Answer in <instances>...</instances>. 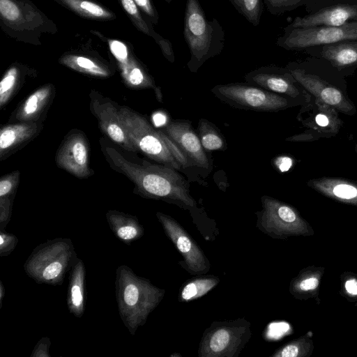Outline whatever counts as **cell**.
<instances>
[{
    "label": "cell",
    "instance_id": "17",
    "mask_svg": "<svg viewBox=\"0 0 357 357\" xmlns=\"http://www.w3.org/2000/svg\"><path fill=\"white\" fill-rule=\"evenodd\" d=\"M245 79L248 84L275 93L303 100L306 103L312 96L286 67L262 66L247 73Z\"/></svg>",
    "mask_w": 357,
    "mask_h": 357
},
{
    "label": "cell",
    "instance_id": "18",
    "mask_svg": "<svg viewBox=\"0 0 357 357\" xmlns=\"http://www.w3.org/2000/svg\"><path fill=\"white\" fill-rule=\"evenodd\" d=\"M338 112L333 107L311 96L310 100L301 106L297 119L317 140L334 137L339 132L343 122Z\"/></svg>",
    "mask_w": 357,
    "mask_h": 357
},
{
    "label": "cell",
    "instance_id": "1",
    "mask_svg": "<svg viewBox=\"0 0 357 357\" xmlns=\"http://www.w3.org/2000/svg\"><path fill=\"white\" fill-rule=\"evenodd\" d=\"M101 151L109 166L129 178L135 192L147 199L162 200L181 208L192 210L197 203L190 194L189 183L178 170L160 163L155 164L135 155L128 157L104 139Z\"/></svg>",
    "mask_w": 357,
    "mask_h": 357
},
{
    "label": "cell",
    "instance_id": "27",
    "mask_svg": "<svg viewBox=\"0 0 357 357\" xmlns=\"http://www.w3.org/2000/svg\"><path fill=\"white\" fill-rule=\"evenodd\" d=\"M105 217L114 235L126 245L139 240L144 234L143 226L135 215L117 210H109Z\"/></svg>",
    "mask_w": 357,
    "mask_h": 357
},
{
    "label": "cell",
    "instance_id": "37",
    "mask_svg": "<svg viewBox=\"0 0 357 357\" xmlns=\"http://www.w3.org/2000/svg\"><path fill=\"white\" fill-rule=\"evenodd\" d=\"M51 340L49 337H41L35 345L31 357H50Z\"/></svg>",
    "mask_w": 357,
    "mask_h": 357
},
{
    "label": "cell",
    "instance_id": "29",
    "mask_svg": "<svg viewBox=\"0 0 357 357\" xmlns=\"http://www.w3.org/2000/svg\"><path fill=\"white\" fill-rule=\"evenodd\" d=\"M77 16L95 21H111L116 14L97 0H54Z\"/></svg>",
    "mask_w": 357,
    "mask_h": 357
},
{
    "label": "cell",
    "instance_id": "33",
    "mask_svg": "<svg viewBox=\"0 0 357 357\" xmlns=\"http://www.w3.org/2000/svg\"><path fill=\"white\" fill-rule=\"evenodd\" d=\"M321 0H264L268 10L273 15H281L305 6L311 12L315 5Z\"/></svg>",
    "mask_w": 357,
    "mask_h": 357
},
{
    "label": "cell",
    "instance_id": "25",
    "mask_svg": "<svg viewBox=\"0 0 357 357\" xmlns=\"http://www.w3.org/2000/svg\"><path fill=\"white\" fill-rule=\"evenodd\" d=\"M135 28L142 33L151 37L160 47L163 56L171 63L175 61L172 43L155 31L153 24L142 15L133 0H117Z\"/></svg>",
    "mask_w": 357,
    "mask_h": 357
},
{
    "label": "cell",
    "instance_id": "6",
    "mask_svg": "<svg viewBox=\"0 0 357 357\" xmlns=\"http://www.w3.org/2000/svg\"><path fill=\"white\" fill-rule=\"evenodd\" d=\"M0 27L8 37L36 46L45 35L58 33L56 23L31 0H0Z\"/></svg>",
    "mask_w": 357,
    "mask_h": 357
},
{
    "label": "cell",
    "instance_id": "21",
    "mask_svg": "<svg viewBox=\"0 0 357 357\" xmlns=\"http://www.w3.org/2000/svg\"><path fill=\"white\" fill-rule=\"evenodd\" d=\"M303 52L326 60L345 77L352 75L357 68V40L312 46Z\"/></svg>",
    "mask_w": 357,
    "mask_h": 357
},
{
    "label": "cell",
    "instance_id": "10",
    "mask_svg": "<svg viewBox=\"0 0 357 357\" xmlns=\"http://www.w3.org/2000/svg\"><path fill=\"white\" fill-rule=\"evenodd\" d=\"M346 40H357V22L300 28L287 26L276 45L287 50L303 52L312 46Z\"/></svg>",
    "mask_w": 357,
    "mask_h": 357
},
{
    "label": "cell",
    "instance_id": "5",
    "mask_svg": "<svg viewBox=\"0 0 357 357\" xmlns=\"http://www.w3.org/2000/svg\"><path fill=\"white\" fill-rule=\"evenodd\" d=\"M183 35L190 50L187 63L192 73L209 59L220 54L225 42L224 30L218 20H208L198 0H187Z\"/></svg>",
    "mask_w": 357,
    "mask_h": 357
},
{
    "label": "cell",
    "instance_id": "31",
    "mask_svg": "<svg viewBox=\"0 0 357 357\" xmlns=\"http://www.w3.org/2000/svg\"><path fill=\"white\" fill-rule=\"evenodd\" d=\"M220 281L215 275H200L186 281L179 289L178 299L179 302H190L196 300L208 293Z\"/></svg>",
    "mask_w": 357,
    "mask_h": 357
},
{
    "label": "cell",
    "instance_id": "26",
    "mask_svg": "<svg viewBox=\"0 0 357 357\" xmlns=\"http://www.w3.org/2000/svg\"><path fill=\"white\" fill-rule=\"evenodd\" d=\"M307 185L316 191L342 202L357 204V182L338 177L312 178Z\"/></svg>",
    "mask_w": 357,
    "mask_h": 357
},
{
    "label": "cell",
    "instance_id": "8",
    "mask_svg": "<svg viewBox=\"0 0 357 357\" xmlns=\"http://www.w3.org/2000/svg\"><path fill=\"white\" fill-rule=\"evenodd\" d=\"M211 92L231 107L257 112H275L306 103L303 100L275 93L248 83L216 85Z\"/></svg>",
    "mask_w": 357,
    "mask_h": 357
},
{
    "label": "cell",
    "instance_id": "20",
    "mask_svg": "<svg viewBox=\"0 0 357 357\" xmlns=\"http://www.w3.org/2000/svg\"><path fill=\"white\" fill-rule=\"evenodd\" d=\"M59 63L76 72L98 78H108L116 70L113 63L97 51L84 47L65 52L59 57Z\"/></svg>",
    "mask_w": 357,
    "mask_h": 357
},
{
    "label": "cell",
    "instance_id": "16",
    "mask_svg": "<svg viewBox=\"0 0 357 357\" xmlns=\"http://www.w3.org/2000/svg\"><path fill=\"white\" fill-rule=\"evenodd\" d=\"M353 22H357V0H321L311 12L295 17L287 26H340Z\"/></svg>",
    "mask_w": 357,
    "mask_h": 357
},
{
    "label": "cell",
    "instance_id": "30",
    "mask_svg": "<svg viewBox=\"0 0 357 357\" xmlns=\"http://www.w3.org/2000/svg\"><path fill=\"white\" fill-rule=\"evenodd\" d=\"M20 176V172L15 170L0 178V228H6L10 221Z\"/></svg>",
    "mask_w": 357,
    "mask_h": 357
},
{
    "label": "cell",
    "instance_id": "28",
    "mask_svg": "<svg viewBox=\"0 0 357 357\" xmlns=\"http://www.w3.org/2000/svg\"><path fill=\"white\" fill-rule=\"evenodd\" d=\"M33 68L19 62L12 63L0 82V109H3L22 86L28 77H33Z\"/></svg>",
    "mask_w": 357,
    "mask_h": 357
},
{
    "label": "cell",
    "instance_id": "23",
    "mask_svg": "<svg viewBox=\"0 0 357 357\" xmlns=\"http://www.w3.org/2000/svg\"><path fill=\"white\" fill-rule=\"evenodd\" d=\"M44 128L43 122H16L0 129V160H6L37 137Z\"/></svg>",
    "mask_w": 357,
    "mask_h": 357
},
{
    "label": "cell",
    "instance_id": "15",
    "mask_svg": "<svg viewBox=\"0 0 357 357\" xmlns=\"http://www.w3.org/2000/svg\"><path fill=\"white\" fill-rule=\"evenodd\" d=\"M55 162L59 168L79 178L94 174L90 167L89 140L79 130H72L64 137L56 152Z\"/></svg>",
    "mask_w": 357,
    "mask_h": 357
},
{
    "label": "cell",
    "instance_id": "34",
    "mask_svg": "<svg viewBox=\"0 0 357 357\" xmlns=\"http://www.w3.org/2000/svg\"><path fill=\"white\" fill-rule=\"evenodd\" d=\"M236 10L253 26L260 23L263 10L262 0H229Z\"/></svg>",
    "mask_w": 357,
    "mask_h": 357
},
{
    "label": "cell",
    "instance_id": "43",
    "mask_svg": "<svg viewBox=\"0 0 357 357\" xmlns=\"http://www.w3.org/2000/svg\"><path fill=\"white\" fill-rule=\"evenodd\" d=\"M165 1H166L167 3H170L172 1V0H165Z\"/></svg>",
    "mask_w": 357,
    "mask_h": 357
},
{
    "label": "cell",
    "instance_id": "39",
    "mask_svg": "<svg viewBox=\"0 0 357 357\" xmlns=\"http://www.w3.org/2000/svg\"><path fill=\"white\" fill-rule=\"evenodd\" d=\"M319 280L316 278H309L301 281L298 288L303 291L314 289L318 287Z\"/></svg>",
    "mask_w": 357,
    "mask_h": 357
},
{
    "label": "cell",
    "instance_id": "36",
    "mask_svg": "<svg viewBox=\"0 0 357 357\" xmlns=\"http://www.w3.org/2000/svg\"><path fill=\"white\" fill-rule=\"evenodd\" d=\"M146 17L152 23L158 24L159 20L158 13L151 0H133Z\"/></svg>",
    "mask_w": 357,
    "mask_h": 357
},
{
    "label": "cell",
    "instance_id": "22",
    "mask_svg": "<svg viewBox=\"0 0 357 357\" xmlns=\"http://www.w3.org/2000/svg\"><path fill=\"white\" fill-rule=\"evenodd\" d=\"M56 95L54 84L48 83L33 91L11 114L9 123L43 122Z\"/></svg>",
    "mask_w": 357,
    "mask_h": 357
},
{
    "label": "cell",
    "instance_id": "38",
    "mask_svg": "<svg viewBox=\"0 0 357 357\" xmlns=\"http://www.w3.org/2000/svg\"><path fill=\"white\" fill-rule=\"evenodd\" d=\"M299 347L296 342H292L283 346L276 350L272 357H296L299 355Z\"/></svg>",
    "mask_w": 357,
    "mask_h": 357
},
{
    "label": "cell",
    "instance_id": "32",
    "mask_svg": "<svg viewBox=\"0 0 357 357\" xmlns=\"http://www.w3.org/2000/svg\"><path fill=\"white\" fill-rule=\"evenodd\" d=\"M198 136L206 151H218L227 149L225 138L220 130L210 121L201 119L198 125Z\"/></svg>",
    "mask_w": 357,
    "mask_h": 357
},
{
    "label": "cell",
    "instance_id": "14",
    "mask_svg": "<svg viewBox=\"0 0 357 357\" xmlns=\"http://www.w3.org/2000/svg\"><path fill=\"white\" fill-rule=\"evenodd\" d=\"M95 33L107 43L122 80L127 87L133 89H157L154 79L135 56L132 45L117 39H104L99 32Z\"/></svg>",
    "mask_w": 357,
    "mask_h": 357
},
{
    "label": "cell",
    "instance_id": "12",
    "mask_svg": "<svg viewBox=\"0 0 357 357\" xmlns=\"http://www.w3.org/2000/svg\"><path fill=\"white\" fill-rule=\"evenodd\" d=\"M262 208L256 212L259 230L272 238H282L296 233L301 218L291 206L273 197H261Z\"/></svg>",
    "mask_w": 357,
    "mask_h": 357
},
{
    "label": "cell",
    "instance_id": "19",
    "mask_svg": "<svg viewBox=\"0 0 357 357\" xmlns=\"http://www.w3.org/2000/svg\"><path fill=\"white\" fill-rule=\"evenodd\" d=\"M192 164L204 169L209 167L208 158L191 123L185 120L170 121L162 130Z\"/></svg>",
    "mask_w": 357,
    "mask_h": 357
},
{
    "label": "cell",
    "instance_id": "41",
    "mask_svg": "<svg viewBox=\"0 0 357 357\" xmlns=\"http://www.w3.org/2000/svg\"><path fill=\"white\" fill-rule=\"evenodd\" d=\"M6 296V288L3 284V282L0 281V309L2 307L3 298Z\"/></svg>",
    "mask_w": 357,
    "mask_h": 357
},
{
    "label": "cell",
    "instance_id": "40",
    "mask_svg": "<svg viewBox=\"0 0 357 357\" xmlns=\"http://www.w3.org/2000/svg\"><path fill=\"white\" fill-rule=\"evenodd\" d=\"M345 289L348 293L352 295H357V281L350 279L345 283Z\"/></svg>",
    "mask_w": 357,
    "mask_h": 357
},
{
    "label": "cell",
    "instance_id": "35",
    "mask_svg": "<svg viewBox=\"0 0 357 357\" xmlns=\"http://www.w3.org/2000/svg\"><path fill=\"white\" fill-rule=\"evenodd\" d=\"M18 241L15 235L0 228V256L3 257L10 255L16 248Z\"/></svg>",
    "mask_w": 357,
    "mask_h": 357
},
{
    "label": "cell",
    "instance_id": "11",
    "mask_svg": "<svg viewBox=\"0 0 357 357\" xmlns=\"http://www.w3.org/2000/svg\"><path fill=\"white\" fill-rule=\"evenodd\" d=\"M156 217L166 236L183 257L180 263L183 267L191 275L207 273L211 268L210 261L185 229L172 217L162 212H157Z\"/></svg>",
    "mask_w": 357,
    "mask_h": 357
},
{
    "label": "cell",
    "instance_id": "13",
    "mask_svg": "<svg viewBox=\"0 0 357 357\" xmlns=\"http://www.w3.org/2000/svg\"><path fill=\"white\" fill-rule=\"evenodd\" d=\"M89 100L90 110L102 132L125 151L138 153L121 121L119 104L93 89L89 93Z\"/></svg>",
    "mask_w": 357,
    "mask_h": 357
},
{
    "label": "cell",
    "instance_id": "2",
    "mask_svg": "<svg viewBox=\"0 0 357 357\" xmlns=\"http://www.w3.org/2000/svg\"><path fill=\"white\" fill-rule=\"evenodd\" d=\"M285 67L312 96L344 114H356V107L347 93L346 77L328 61L310 56L290 61Z\"/></svg>",
    "mask_w": 357,
    "mask_h": 357
},
{
    "label": "cell",
    "instance_id": "4",
    "mask_svg": "<svg viewBox=\"0 0 357 357\" xmlns=\"http://www.w3.org/2000/svg\"><path fill=\"white\" fill-rule=\"evenodd\" d=\"M121 121L138 153L148 158L180 170L190 160L162 130H156L147 119L129 107L119 105Z\"/></svg>",
    "mask_w": 357,
    "mask_h": 357
},
{
    "label": "cell",
    "instance_id": "42",
    "mask_svg": "<svg viewBox=\"0 0 357 357\" xmlns=\"http://www.w3.org/2000/svg\"><path fill=\"white\" fill-rule=\"evenodd\" d=\"M354 149H355L356 152L357 153V144H356Z\"/></svg>",
    "mask_w": 357,
    "mask_h": 357
},
{
    "label": "cell",
    "instance_id": "24",
    "mask_svg": "<svg viewBox=\"0 0 357 357\" xmlns=\"http://www.w3.org/2000/svg\"><path fill=\"white\" fill-rule=\"evenodd\" d=\"M86 268L78 259L70 271L67 291V307L70 314L81 318L85 312L86 302Z\"/></svg>",
    "mask_w": 357,
    "mask_h": 357
},
{
    "label": "cell",
    "instance_id": "9",
    "mask_svg": "<svg viewBox=\"0 0 357 357\" xmlns=\"http://www.w3.org/2000/svg\"><path fill=\"white\" fill-rule=\"evenodd\" d=\"M252 335L250 323L245 318L213 321L203 333L199 357H237Z\"/></svg>",
    "mask_w": 357,
    "mask_h": 357
},
{
    "label": "cell",
    "instance_id": "3",
    "mask_svg": "<svg viewBox=\"0 0 357 357\" xmlns=\"http://www.w3.org/2000/svg\"><path fill=\"white\" fill-rule=\"evenodd\" d=\"M115 294L121 319L130 335H135L162 301L165 290L123 264L116 270Z\"/></svg>",
    "mask_w": 357,
    "mask_h": 357
},
{
    "label": "cell",
    "instance_id": "7",
    "mask_svg": "<svg viewBox=\"0 0 357 357\" xmlns=\"http://www.w3.org/2000/svg\"><path fill=\"white\" fill-rule=\"evenodd\" d=\"M78 259L72 240L59 237L38 245L23 268L37 284L59 286Z\"/></svg>",
    "mask_w": 357,
    "mask_h": 357
}]
</instances>
